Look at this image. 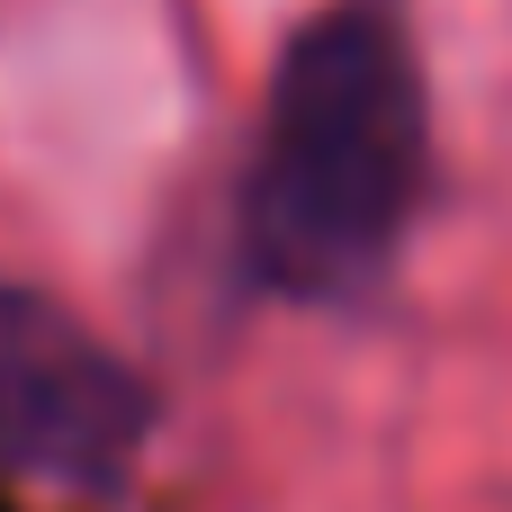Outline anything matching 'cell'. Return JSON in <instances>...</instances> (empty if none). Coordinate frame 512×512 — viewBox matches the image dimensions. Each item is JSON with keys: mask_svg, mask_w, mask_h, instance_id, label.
Segmentation results:
<instances>
[{"mask_svg": "<svg viewBox=\"0 0 512 512\" xmlns=\"http://www.w3.org/2000/svg\"><path fill=\"white\" fill-rule=\"evenodd\" d=\"M144 378L54 297L0 288V468L108 495L144 450Z\"/></svg>", "mask_w": 512, "mask_h": 512, "instance_id": "2", "label": "cell"}, {"mask_svg": "<svg viewBox=\"0 0 512 512\" xmlns=\"http://www.w3.org/2000/svg\"><path fill=\"white\" fill-rule=\"evenodd\" d=\"M432 171L423 54L396 0L315 9L261 108V153L243 180V252L279 297L342 306L387 279Z\"/></svg>", "mask_w": 512, "mask_h": 512, "instance_id": "1", "label": "cell"}]
</instances>
